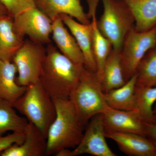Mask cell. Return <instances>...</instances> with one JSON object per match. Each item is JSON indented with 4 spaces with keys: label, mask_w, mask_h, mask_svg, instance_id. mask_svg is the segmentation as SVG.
I'll return each instance as SVG.
<instances>
[{
    "label": "cell",
    "mask_w": 156,
    "mask_h": 156,
    "mask_svg": "<svg viewBox=\"0 0 156 156\" xmlns=\"http://www.w3.org/2000/svg\"><path fill=\"white\" fill-rule=\"evenodd\" d=\"M156 45V27L146 31L135 28L127 34L121 50V62L125 81L135 75L141 59Z\"/></svg>",
    "instance_id": "7"
},
{
    "label": "cell",
    "mask_w": 156,
    "mask_h": 156,
    "mask_svg": "<svg viewBox=\"0 0 156 156\" xmlns=\"http://www.w3.org/2000/svg\"><path fill=\"white\" fill-rule=\"evenodd\" d=\"M22 143L14 144L0 153V156H43L46 155L47 137L33 124L28 122Z\"/></svg>",
    "instance_id": "14"
},
{
    "label": "cell",
    "mask_w": 156,
    "mask_h": 156,
    "mask_svg": "<svg viewBox=\"0 0 156 156\" xmlns=\"http://www.w3.org/2000/svg\"><path fill=\"white\" fill-rule=\"evenodd\" d=\"M103 12L97 24L101 33L111 43L113 49L121 51L124 40L135 28V20L122 0H101Z\"/></svg>",
    "instance_id": "5"
},
{
    "label": "cell",
    "mask_w": 156,
    "mask_h": 156,
    "mask_svg": "<svg viewBox=\"0 0 156 156\" xmlns=\"http://www.w3.org/2000/svg\"><path fill=\"white\" fill-rule=\"evenodd\" d=\"M0 2L13 18L27 9L36 7L34 0H0Z\"/></svg>",
    "instance_id": "25"
},
{
    "label": "cell",
    "mask_w": 156,
    "mask_h": 156,
    "mask_svg": "<svg viewBox=\"0 0 156 156\" xmlns=\"http://www.w3.org/2000/svg\"><path fill=\"white\" fill-rule=\"evenodd\" d=\"M69 98L85 126L92 117L103 113L108 107L96 73L85 67Z\"/></svg>",
    "instance_id": "4"
},
{
    "label": "cell",
    "mask_w": 156,
    "mask_h": 156,
    "mask_svg": "<svg viewBox=\"0 0 156 156\" xmlns=\"http://www.w3.org/2000/svg\"><path fill=\"white\" fill-rule=\"evenodd\" d=\"M153 112L154 117V119L156 120V102L155 104L154 105V106L153 108Z\"/></svg>",
    "instance_id": "29"
},
{
    "label": "cell",
    "mask_w": 156,
    "mask_h": 156,
    "mask_svg": "<svg viewBox=\"0 0 156 156\" xmlns=\"http://www.w3.org/2000/svg\"><path fill=\"white\" fill-rule=\"evenodd\" d=\"M24 138V133L13 132L6 136H0V153L13 144L22 143Z\"/></svg>",
    "instance_id": "26"
},
{
    "label": "cell",
    "mask_w": 156,
    "mask_h": 156,
    "mask_svg": "<svg viewBox=\"0 0 156 156\" xmlns=\"http://www.w3.org/2000/svg\"><path fill=\"white\" fill-rule=\"evenodd\" d=\"M135 111L144 123L154 121L153 108L156 102V86L144 87L136 85Z\"/></svg>",
    "instance_id": "23"
},
{
    "label": "cell",
    "mask_w": 156,
    "mask_h": 156,
    "mask_svg": "<svg viewBox=\"0 0 156 156\" xmlns=\"http://www.w3.org/2000/svg\"><path fill=\"white\" fill-rule=\"evenodd\" d=\"M3 14H8V13L5 8L0 2V15Z\"/></svg>",
    "instance_id": "28"
},
{
    "label": "cell",
    "mask_w": 156,
    "mask_h": 156,
    "mask_svg": "<svg viewBox=\"0 0 156 156\" xmlns=\"http://www.w3.org/2000/svg\"><path fill=\"white\" fill-rule=\"evenodd\" d=\"M14 28L20 36L44 45L50 44L52 21L37 7L13 18Z\"/></svg>",
    "instance_id": "9"
},
{
    "label": "cell",
    "mask_w": 156,
    "mask_h": 156,
    "mask_svg": "<svg viewBox=\"0 0 156 156\" xmlns=\"http://www.w3.org/2000/svg\"><path fill=\"white\" fill-rule=\"evenodd\" d=\"M65 25L75 38L84 58V66L87 69L96 73V65L93 51V25L83 24L76 21L66 14L60 15Z\"/></svg>",
    "instance_id": "11"
},
{
    "label": "cell",
    "mask_w": 156,
    "mask_h": 156,
    "mask_svg": "<svg viewBox=\"0 0 156 156\" xmlns=\"http://www.w3.org/2000/svg\"><path fill=\"white\" fill-rule=\"evenodd\" d=\"M17 73L12 62L0 58V100L12 104L25 92L27 87L20 86L16 82Z\"/></svg>",
    "instance_id": "17"
},
{
    "label": "cell",
    "mask_w": 156,
    "mask_h": 156,
    "mask_svg": "<svg viewBox=\"0 0 156 156\" xmlns=\"http://www.w3.org/2000/svg\"><path fill=\"white\" fill-rule=\"evenodd\" d=\"M146 136L156 146V120L149 123H144Z\"/></svg>",
    "instance_id": "27"
},
{
    "label": "cell",
    "mask_w": 156,
    "mask_h": 156,
    "mask_svg": "<svg viewBox=\"0 0 156 156\" xmlns=\"http://www.w3.org/2000/svg\"><path fill=\"white\" fill-rule=\"evenodd\" d=\"M136 74L122 87L104 92L108 105L112 108L126 111H135Z\"/></svg>",
    "instance_id": "19"
},
{
    "label": "cell",
    "mask_w": 156,
    "mask_h": 156,
    "mask_svg": "<svg viewBox=\"0 0 156 156\" xmlns=\"http://www.w3.org/2000/svg\"><path fill=\"white\" fill-rule=\"evenodd\" d=\"M105 127L102 114L90 119L80 142L73 150H64L56 156H77L91 155L94 156H116L106 142Z\"/></svg>",
    "instance_id": "8"
},
{
    "label": "cell",
    "mask_w": 156,
    "mask_h": 156,
    "mask_svg": "<svg viewBox=\"0 0 156 156\" xmlns=\"http://www.w3.org/2000/svg\"><path fill=\"white\" fill-rule=\"evenodd\" d=\"M96 10L89 15L93 25V51L96 65V75L101 83L105 65L110 53L112 50L111 43L101 33L98 27L96 17Z\"/></svg>",
    "instance_id": "20"
},
{
    "label": "cell",
    "mask_w": 156,
    "mask_h": 156,
    "mask_svg": "<svg viewBox=\"0 0 156 156\" xmlns=\"http://www.w3.org/2000/svg\"><path fill=\"white\" fill-rule=\"evenodd\" d=\"M46 53L43 45L25 39L12 61L17 67L18 85L27 87L40 81Z\"/></svg>",
    "instance_id": "6"
},
{
    "label": "cell",
    "mask_w": 156,
    "mask_h": 156,
    "mask_svg": "<svg viewBox=\"0 0 156 156\" xmlns=\"http://www.w3.org/2000/svg\"><path fill=\"white\" fill-rule=\"evenodd\" d=\"M106 138L115 141L120 150L131 156H156V146L146 136L105 128Z\"/></svg>",
    "instance_id": "10"
},
{
    "label": "cell",
    "mask_w": 156,
    "mask_h": 156,
    "mask_svg": "<svg viewBox=\"0 0 156 156\" xmlns=\"http://www.w3.org/2000/svg\"><path fill=\"white\" fill-rule=\"evenodd\" d=\"M51 36L56 48L63 55L75 63L84 66L82 51L74 37L67 29L60 16L52 21Z\"/></svg>",
    "instance_id": "15"
},
{
    "label": "cell",
    "mask_w": 156,
    "mask_h": 156,
    "mask_svg": "<svg viewBox=\"0 0 156 156\" xmlns=\"http://www.w3.org/2000/svg\"><path fill=\"white\" fill-rule=\"evenodd\" d=\"M24 40L15 30L13 17L9 14L0 15V58L12 62Z\"/></svg>",
    "instance_id": "16"
},
{
    "label": "cell",
    "mask_w": 156,
    "mask_h": 156,
    "mask_svg": "<svg viewBox=\"0 0 156 156\" xmlns=\"http://www.w3.org/2000/svg\"><path fill=\"white\" fill-rule=\"evenodd\" d=\"M12 105L47 138L48 130L56 118V108L40 81L27 87L24 93Z\"/></svg>",
    "instance_id": "3"
},
{
    "label": "cell",
    "mask_w": 156,
    "mask_h": 156,
    "mask_svg": "<svg viewBox=\"0 0 156 156\" xmlns=\"http://www.w3.org/2000/svg\"><path fill=\"white\" fill-rule=\"evenodd\" d=\"M136 86L144 87L156 86V45L145 54L137 69Z\"/></svg>",
    "instance_id": "24"
},
{
    "label": "cell",
    "mask_w": 156,
    "mask_h": 156,
    "mask_svg": "<svg viewBox=\"0 0 156 156\" xmlns=\"http://www.w3.org/2000/svg\"><path fill=\"white\" fill-rule=\"evenodd\" d=\"M122 1L134 15L137 31H146L156 27V0Z\"/></svg>",
    "instance_id": "18"
},
{
    "label": "cell",
    "mask_w": 156,
    "mask_h": 156,
    "mask_svg": "<svg viewBox=\"0 0 156 156\" xmlns=\"http://www.w3.org/2000/svg\"><path fill=\"white\" fill-rule=\"evenodd\" d=\"M36 6L52 21L61 14H66L83 24L91 23L84 11L81 0H34Z\"/></svg>",
    "instance_id": "13"
},
{
    "label": "cell",
    "mask_w": 156,
    "mask_h": 156,
    "mask_svg": "<svg viewBox=\"0 0 156 156\" xmlns=\"http://www.w3.org/2000/svg\"><path fill=\"white\" fill-rule=\"evenodd\" d=\"M102 115L106 129L146 136L144 122L136 111L122 110L108 107Z\"/></svg>",
    "instance_id": "12"
},
{
    "label": "cell",
    "mask_w": 156,
    "mask_h": 156,
    "mask_svg": "<svg viewBox=\"0 0 156 156\" xmlns=\"http://www.w3.org/2000/svg\"><path fill=\"white\" fill-rule=\"evenodd\" d=\"M46 52L40 83L53 100L69 98L85 66L72 61L51 43Z\"/></svg>",
    "instance_id": "1"
},
{
    "label": "cell",
    "mask_w": 156,
    "mask_h": 156,
    "mask_svg": "<svg viewBox=\"0 0 156 156\" xmlns=\"http://www.w3.org/2000/svg\"><path fill=\"white\" fill-rule=\"evenodd\" d=\"M28 122L25 118L17 114L12 104L0 100V136L9 131L24 133Z\"/></svg>",
    "instance_id": "22"
},
{
    "label": "cell",
    "mask_w": 156,
    "mask_h": 156,
    "mask_svg": "<svg viewBox=\"0 0 156 156\" xmlns=\"http://www.w3.org/2000/svg\"><path fill=\"white\" fill-rule=\"evenodd\" d=\"M126 83L121 62V51L112 49L104 68L101 82L104 92L119 88Z\"/></svg>",
    "instance_id": "21"
},
{
    "label": "cell",
    "mask_w": 156,
    "mask_h": 156,
    "mask_svg": "<svg viewBox=\"0 0 156 156\" xmlns=\"http://www.w3.org/2000/svg\"><path fill=\"white\" fill-rule=\"evenodd\" d=\"M53 100L56 114L47 134V156H56L64 150L76 147L82 139L85 126L70 98Z\"/></svg>",
    "instance_id": "2"
}]
</instances>
